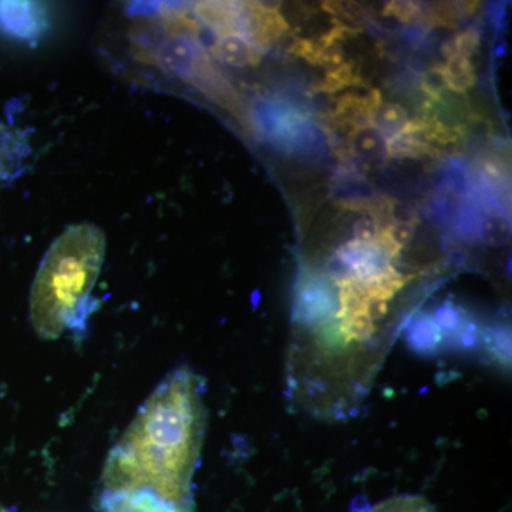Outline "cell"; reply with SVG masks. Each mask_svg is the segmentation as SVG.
Segmentation results:
<instances>
[{
    "mask_svg": "<svg viewBox=\"0 0 512 512\" xmlns=\"http://www.w3.org/2000/svg\"><path fill=\"white\" fill-rule=\"evenodd\" d=\"M205 392V380L188 365L164 377L106 458L100 512H194Z\"/></svg>",
    "mask_w": 512,
    "mask_h": 512,
    "instance_id": "1",
    "label": "cell"
},
{
    "mask_svg": "<svg viewBox=\"0 0 512 512\" xmlns=\"http://www.w3.org/2000/svg\"><path fill=\"white\" fill-rule=\"evenodd\" d=\"M103 258V235L89 225L69 229L53 244L30 298V320L40 338L55 340L69 330H83L94 309L92 291Z\"/></svg>",
    "mask_w": 512,
    "mask_h": 512,
    "instance_id": "2",
    "label": "cell"
},
{
    "mask_svg": "<svg viewBox=\"0 0 512 512\" xmlns=\"http://www.w3.org/2000/svg\"><path fill=\"white\" fill-rule=\"evenodd\" d=\"M208 56V50L200 40L187 36H161L151 50L148 63L157 66L161 72L178 77L190 83L202 60Z\"/></svg>",
    "mask_w": 512,
    "mask_h": 512,
    "instance_id": "3",
    "label": "cell"
},
{
    "mask_svg": "<svg viewBox=\"0 0 512 512\" xmlns=\"http://www.w3.org/2000/svg\"><path fill=\"white\" fill-rule=\"evenodd\" d=\"M291 32L285 16L275 10H266L259 2H245L242 37L264 55L275 43Z\"/></svg>",
    "mask_w": 512,
    "mask_h": 512,
    "instance_id": "4",
    "label": "cell"
},
{
    "mask_svg": "<svg viewBox=\"0 0 512 512\" xmlns=\"http://www.w3.org/2000/svg\"><path fill=\"white\" fill-rule=\"evenodd\" d=\"M45 9L35 2H0V32L18 40H36L45 32Z\"/></svg>",
    "mask_w": 512,
    "mask_h": 512,
    "instance_id": "5",
    "label": "cell"
},
{
    "mask_svg": "<svg viewBox=\"0 0 512 512\" xmlns=\"http://www.w3.org/2000/svg\"><path fill=\"white\" fill-rule=\"evenodd\" d=\"M192 10L200 25L217 37L242 33L245 2H198Z\"/></svg>",
    "mask_w": 512,
    "mask_h": 512,
    "instance_id": "6",
    "label": "cell"
},
{
    "mask_svg": "<svg viewBox=\"0 0 512 512\" xmlns=\"http://www.w3.org/2000/svg\"><path fill=\"white\" fill-rule=\"evenodd\" d=\"M210 53L220 62L238 69L258 66L264 56L241 35L217 37L210 47Z\"/></svg>",
    "mask_w": 512,
    "mask_h": 512,
    "instance_id": "7",
    "label": "cell"
},
{
    "mask_svg": "<svg viewBox=\"0 0 512 512\" xmlns=\"http://www.w3.org/2000/svg\"><path fill=\"white\" fill-rule=\"evenodd\" d=\"M406 330L410 348L423 355L437 352L443 342L440 329L429 313H417Z\"/></svg>",
    "mask_w": 512,
    "mask_h": 512,
    "instance_id": "8",
    "label": "cell"
},
{
    "mask_svg": "<svg viewBox=\"0 0 512 512\" xmlns=\"http://www.w3.org/2000/svg\"><path fill=\"white\" fill-rule=\"evenodd\" d=\"M386 138L372 126L357 128L350 137V151L362 163H376L387 158Z\"/></svg>",
    "mask_w": 512,
    "mask_h": 512,
    "instance_id": "9",
    "label": "cell"
},
{
    "mask_svg": "<svg viewBox=\"0 0 512 512\" xmlns=\"http://www.w3.org/2000/svg\"><path fill=\"white\" fill-rule=\"evenodd\" d=\"M409 123V114L399 103H383L372 113L370 126L376 128L386 140L402 133Z\"/></svg>",
    "mask_w": 512,
    "mask_h": 512,
    "instance_id": "10",
    "label": "cell"
},
{
    "mask_svg": "<svg viewBox=\"0 0 512 512\" xmlns=\"http://www.w3.org/2000/svg\"><path fill=\"white\" fill-rule=\"evenodd\" d=\"M448 90L457 94H467L477 83L476 69L470 60L457 56L443 64Z\"/></svg>",
    "mask_w": 512,
    "mask_h": 512,
    "instance_id": "11",
    "label": "cell"
},
{
    "mask_svg": "<svg viewBox=\"0 0 512 512\" xmlns=\"http://www.w3.org/2000/svg\"><path fill=\"white\" fill-rule=\"evenodd\" d=\"M477 237L487 247H504L511 237L510 222L505 214H483L478 224Z\"/></svg>",
    "mask_w": 512,
    "mask_h": 512,
    "instance_id": "12",
    "label": "cell"
},
{
    "mask_svg": "<svg viewBox=\"0 0 512 512\" xmlns=\"http://www.w3.org/2000/svg\"><path fill=\"white\" fill-rule=\"evenodd\" d=\"M356 512H437L426 500L420 495H399V497L387 498L382 503L372 505V507L360 508Z\"/></svg>",
    "mask_w": 512,
    "mask_h": 512,
    "instance_id": "13",
    "label": "cell"
},
{
    "mask_svg": "<svg viewBox=\"0 0 512 512\" xmlns=\"http://www.w3.org/2000/svg\"><path fill=\"white\" fill-rule=\"evenodd\" d=\"M382 18L394 19L402 25H414V23L423 22L424 16L421 12L419 3L409 2V0H393L383 6Z\"/></svg>",
    "mask_w": 512,
    "mask_h": 512,
    "instance_id": "14",
    "label": "cell"
},
{
    "mask_svg": "<svg viewBox=\"0 0 512 512\" xmlns=\"http://www.w3.org/2000/svg\"><path fill=\"white\" fill-rule=\"evenodd\" d=\"M319 43L322 46L319 66H322L326 73L335 72V70L350 62L349 56L346 55L345 45L340 40L325 39Z\"/></svg>",
    "mask_w": 512,
    "mask_h": 512,
    "instance_id": "15",
    "label": "cell"
},
{
    "mask_svg": "<svg viewBox=\"0 0 512 512\" xmlns=\"http://www.w3.org/2000/svg\"><path fill=\"white\" fill-rule=\"evenodd\" d=\"M419 90L431 100L439 99L441 94L448 90L443 64H433V66L421 73Z\"/></svg>",
    "mask_w": 512,
    "mask_h": 512,
    "instance_id": "16",
    "label": "cell"
},
{
    "mask_svg": "<svg viewBox=\"0 0 512 512\" xmlns=\"http://www.w3.org/2000/svg\"><path fill=\"white\" fill-rule=\"evenodd\" d=\"M320 50H322L320 43L315 39H309V37H295L292 46L289 47L291 55L299 57L313 66H319Z\"/></svg>",
    "mask_w": 512,
    "mask_h": 512,
    "instance_id": "17",
    "label": "cell"
},
{
    "mask_svg": "<svg viewBox=\"0 0 512 512\" xmlns=\"http://www.w3.org/2000/svg\"><path fill=\"white\" fill-rule=\"evenodd\" d=\"M453 39L456 42L458 56L470 60L473 59L474 55H477L481 45V35L477 29L468 28L461 30Z\"/></svg>",
    "mask_w": 512,
    "mask_h": 512,
    "instance_id": "18",
    "label": "cell"
},
{
    "mask_svg": "<svg viewBox=\"0 0 512 512\" xmlns=\"http://www.w3.org/2000/svg\"><path fill=\"white\" fill-rule=\"evenodd\" d=\"M379 227L375 220L367 217H360L359 220L355 221L352 227V238L360 242H373L379 235Z\"/></svg>",
    "mask_w": 512,
    "mask_h": 512,
    "instance_id": "19",
    "label": "cell"
},
{
    "mask_svg": "<svg viewBox=\"0 0 512 512\" xmlns=\"http://www.w3.org/2000/svg\"><path fill=\"white\" fill-rule=\"evenodd\" d=\"M390 237L397 247L409 248L416 237V225L409 224V222H394L390 227Z\"/></svg>",
    "mask_w": 512,
    "mask_h": 512,
    "instance_id": "20",
    "label": "cell"
},
{
    "mask_svg": "<svg viewBox=\"0 0 512 512\" xmlns=\"http://www.w3.org/2000/svg\"><path fill=\"white\" fill-rule=\"evenodd\" d=\"M439 52L441 57H443V59L446 60V62H448V60L454 59V57H457L458 52L456 42H454V39L444 40V42L441 43L439 47Z\"/></svg>",
    "mask_w": 512,
    "mask_h": 512,
    "instance_id": "21",
    "label": "cell"
},
{
    "mask_svg": "<svg viewBox=\"0 0 512 512\" xmlns=\"http://www.w3.org/2000/svg\"><path fill=\"white\" fill-rule=\"evenodd\" d=\"M0 512H10V511L6 510V508L3 507V505H0Z\"/></svg>",
    "mask_w": 512,
    "mask_h": 512,
    "instance_id": "22",
    "label": "cell"
}]
</instances>
